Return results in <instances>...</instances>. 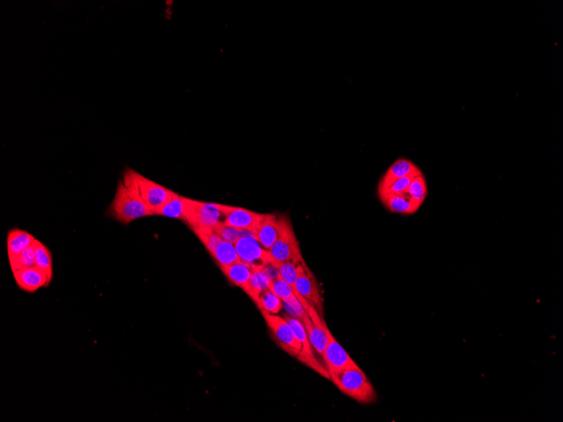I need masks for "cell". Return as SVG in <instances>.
Instances as JSON below:
<instances>
[{
	"label": "cell",
	"mask_w": 563,
	"mask_h": 422,
	"mask_svg": "<svg viewBox=\"0 0 563 422\" xmlns=\"http://www.w3.org/2000/svg\"><path fill=\"white\" fill-rule=\"evenodd\" d=\"M107 215L119 223L129 224L135 220L154 214L135 190L124 181H120L116 190L114 199L107 209Z\"/></svg>",
	"instance_id": "1"
},
{
	"label": "cell",
	"mask_w": 563,
	"mask_h": 422,
	"mask_svg": "<svg viewBox=\"0 0 563 422\" xmlns=\"http://www.w3.org/2000/svg\"><path fill=\"white\" fill-rule=\"evenodd\" d=\"M330 379L342 393L362 404L376 401L375 388L360 367L342 370L330 374Z\"/></svg>",
	"instance_id": "2"
},
{
	"label": "cell",
	"mask_w": 563,
	"mask_h": 422,
	"mask_svg": "<svg viewBox=\"0 0 563 422\" xmlns=\"http://www.w3.org/2000/svg\"><path fill=\"white\" fill-rule=\"evenodd\" d=\"M122 181L135 190L154 215H157L176 193L130 169L126 170Z\"/></svg>",
	"instance_id": "3"
},
{
	"label": "cell",
	"mask_w": 563,
	"mask_h": 422,
	"mask_svg": "<svg viewBox=\"0 0 563 422\" xmlns=\"http://www.w3.org/2000/svg\"><path fill=\"white\" fill-rule=\"evenodd\" d=\"M225 215L221 204L204 203V201L186 199V218L184 223L192 231L214 230L223 222Z\"/></svg>",
	"instance_id": "4"
},
{
	"label": "cell",
	"mask_w": 563,
	"mask_h": 422,
	"mask_svg": "<svg viewBox=\"0 0 563 422\" xmlns=\"http://www.w3.org/2000/svg\"><path fill=\"white\" fill-rule=\"evenodd\" d=\"M275 262H302L304 260L290 220L283 216L279 238L269 250Z\"/></svg>",
	"instance_id": "5"
},
{
	"label": "cell",
	"mask_w": 563,
	"mask_h": 422,
	"mask_svg": "<svg viewBox=\"0 0 563 422\" xmlns=\"http://www.w3.org/2000/svg\"><path fill=\"white\" fill-rule=\"evenodd\" d=\"M234 246L240 261L255 270H261L275 261L269 250H266L249 232H246L234 244Z\"/></svg>",
	"instance_id": "6"
},
{
	"label": "cell",
	"mask_w": 563,
	"mask_h": 422,
	"mask_svg": "<svg viewBox=\"0 0 563 422\" xmlns=\"http://www.w3.org/2000/svg\"><path fill=\"white\" fill-rule=\"evenodd\" d=\"M261 315L277 343L287 354L297 358L302 352V347L288 321L279 315H271L265 311H261Z\"/></svg>",
	"instance_id": "7"
},
{
	"label": "cell",
	"mask_w": 563,
	"mask_h": 422,
	"mask_svg": "<svg viewBox=\"0 0 563 422\" xmlns=\"http://www.w3.org/2000/svg\"><path fill=\"white\" fill-rule=\"evenodd\" d=\"M284 319L290 324L293 331H294L296 338L302 344V350L297 357L299 362L304 365L313 369L316 373L322 375V377L330 379V374L325 367H323L314 356L313 347H312L310 340L304 328V324L298 319L290 315H285Z\"/></svg>",
	"instance_id": "8"
},
{
	"label": "cell",
	"mask_w": 563,
	"mask_h": 422,
	"mask_svg": "<svg viewBox=\"0 0 563 422\" xmlns=\"http://www.w3.org/2000/svg\"><path fill=\"white\" fill-rule=\"evenodd\" d=\"M294 291L296 295L303 297L308 303L314 306L316 311L323 316V297L321 289H320L314 274L311 273L304 262L300 265L298 279L296 281Z\"/></svg>",
	"instance_id": "9"
},
{
	"label": "cell",
	"mask_w": 563,
	"mask_h": 422,
	"mask_svg": "<svg viewBox=\"0 0 563 422\" xmlns=\"http://www.w3.org/2000/svg\"><path fill=\"white\" fill-rule=\"evenodd\" d=\"M221 210L225 219L223 223L242 231L256 233L258 226L264 218V214H259L248 209L221 204Z\"/></svg>",
	"instance_id": "10"
},
{
	"label": "cell",
	"mask_w": 563,
	"mask_h": 422,
	"mask_svg": "<svg viewBox=\"0 0 563 422\" xmlns=\"http://www.w3.org/2000/svg\"><path fill=\"white\" fill-rule=\"evenodd\" d=\"M329 343L326 345L322 357L329 374L358 366L344 348L335 339L331 331L329 333Z\"/></svg>",
	"instance_id": "11"
},
{
	"label": "cell",
	"mask_w": 563,
	"mask_h": 422,
	"mask_svg": "<svg viewBox=\"0 0 563 422\" xmlns=\"http://www.w3.org/2000/svg\"><path fill=\"white\" fill-rule=\"evenodd\" d=\"M18 288L26 293H34L51 284L48 275L36 266L26 267L13 272Z\"/></svg>",
	"instance_id": "12"
},
{
	"label": "cell",
	"mask_w": 563,
	"mask_h": 422,
	"mask_svg": "<svg viewBox=\"0 0 563 422\" xmlns=\"http://www.w3.org/2000/svg\"><path fill=\"white\" fill-rule=\"evenodd\" d=\"M283 216L275 214H264L254 237L266 250H269L279 238Z\"/></svg>",
	"instance_id": "13"
},
{
	"label": "cell",
	"mask_w": 563,
	"mask_h": 422,
	"mask_svg": "<svg viewBox=\"0 0 563 422\" xmlns=\"http://www.w3.org/2000/svg\"><path fill=\"white\" fill-rule=\"evenodd\" d=\"M384 206L395 214L411 215L418 211L421 204L412 199L407 193L380 196Z\"/></svg>",
	"instance_id": "14"
},
{
	"label": "cell",
	"mask_w": 563,
	"mask_h": 422,
	"mask_svg": "<svg viewBox=\"0 0 563 422\" xmlns=\"http://www.w3.org/2000/svg\"><path fill=\"white\" fill-rule=\"evenodd\" d=\"M36 238L20 228H13L7 235V253L9 260L21 255L27 248L32 246Z\"/></svg>",
	"instance_id": "15"
},
{
	"label": "cell",
	"mask_w": 563,
	"mask_h": 422,
	"mask_svg": "<svg viewBox=\"0 0 563 422\" xmlns=\"http://www.w3.org/2000/svg\"><path fill=\"white\" fill-rule=\"evenodd\" d=\"M221 270L225 276L228 278L231 284L241 288L245 291L248 282L254 273L252 267L246 263L238 262L234 264L221 267Z\"/></svg>",
	"instance_id": "16"
},
{
	"label": "cell",
	"mask_w": 563,
	"mask_h": 422,
	"mask_svg": "<svg viewBox=\"0 0 563 422\" xmlns=\"http://www.w3.org/2000/svg\"><path fill=\"white\" fill-rule=\"evenodd\" d=\"M420 174H423L421 170L414 163L406 158H399L389 166L387 172L381 178L380 183H387L399 178L415 176Z\"/></svg>",
	"instance_id": "17"
},
{
	"label": "cell",
	"mask_w": 563,
	"mask_h": 422,
	"mask_svg": "<svg viewBox=\"0 0 563 422\" xmlns=\"http://www.w3.org/2000/svg\"><path fill=\"white\" fill-rule=\"evenodd\" d=\"M35 266L44 270L50 279L53 278V263L51 250L44 243L36 239L33 244Z\"/></svg>",
	"instance_id": "18"
},
{
	"label": "cell",
	"mask_w": 563,
	"mask_h": 422,
	"mask_svg": "<svg viewBox=\"0 0 563 422\" xmlns=\"http://www.w3.org/2000/svg\"><path fill=\"white\" fill-rule=\"evenodd\" d=\"M211 255L221 268L241 262L234 244L225 241L219 244Z\"/></svg>",
	"instance_id": "19"
},
{
	"label": "cell",
	"mask_w": 563,
	"mask_h": 422,
	"mask_svg": "<svg viewBox=\"0 0 563 422\" xmlns=\"http://www.w3.org/2000/svg\"><path fill=\"white\" fill-rule=\"evenodd\" d=\"M186 199L187 197L175 193L172 199L158 212L157 215L179 219L184 222L186 218Z\"/></svg>",
	"instance_id": "20"
},
{
	"label": "cell",
	"mask_w": 563,
	"mask_h": 422,
	"mask_svg": "<svg viewBox=\"0 0 563 422\" xmlns=\"http://www.w3.org/2000/svg\"><path fill=\"white\" fill-rule=\"evenodd\" d=\"M270 279L264 270H254L245 293L257 304L258 297L265 289L268 288Z\"/></svg>",
	"instance_id": "21"
},
{
	"label": "cell",
	"mask_w": 563,
	"mask_h": 422,
	"mask_svg": "<svg viewBox=\"0 0 563 422\" xmlns=\"http://www.w3.org/2000/svg\"><path fill=\"white\" fill-rule=\"evenodd\" d=\"M256 305L261 312L265 311L271 315H277L284 309V302L269 288L261 293Z\"/></svg>",
	"instance_id": "22"
},
{
	"label": "cell",
	"mask_w": 563,
	"mask_h": 422,
	"mask_svg": "<svg viewBox=\"0 0 563 422\" xmlns=\"http://www.w3.org/2000/svg\"><path fill=\"white\" fill-rule=\"evenodd\" d=\"M415 176L399 178V179L389 181L387 183H379L378 194H379V196L384 195L403 194V193L407 192L412 179H414Z\"/></svg>",
	"instance_id": "23"
},
{
	"label": "cell",
	"mask_w": 563,
	"mask_h": 422,
	"mask_svg": "<svg viewBox=\"0 0 563 422\" xmlns=\"http://www.w3.org/2000/svg\"><path fill=\"white\" fill-rule=\"evenodd\" d=\"M302 262H276L279 277L295 289L297 279H298L300 265Z\"/></svg>",
	"instance_id": "24"
},
{
	"label": "cell",
	"mask_w": 563,
	"mask_h": 422,
	"mask_svg": "<svg viewBox=\"0 0 563 422\" xmlns=\"http://www.w3.org/2000/svg\"><path fill=\"white\" fill-rule=\"evenodd\" d=\"M407 193L412 199L423 205L427 196V185L423 174L416 176L412 179Z\"/></svg>",
	"instance_id": "25"
},
{
	"label": "cell",
	"mask_w": 563,
	"mask_h": 422,
	"mask_svg": "<svg viewBox=\"0 0 563 422\" xmlns=\"http://www.w3.org/2000/svg\"><path fill=\"white\" fill-rule=\"evenodd\" d=\"M34 244V243H33ZM11 270H15L26 268L35 266V251L34 246H30L18 257L9 260Z\"/></svg>",
	"instance_id": "26"
},
{
	"label": "cell",
	"mask_w": 563,
	"mask_h": 422,
	"mask_svg": "<svg viewBox=\"0 0 563 422\" xmlns=\"http://www.w3.org/2000/svg\"><path fill=\"white\" fill-rule=\"evenodd\" d=\"M268 288L283 302L295 296L294 288L279 277L270 281Z\"/></svg>",
	"instance_id": "27"
},
{
	"label": "cell",
	"mask_w": 563,
	"mask_h": 422,
	"mask_svg": "<svg viewBox=\"0 0 563 422\" xmlns=\"http://www.w3.org/2000/svg\"><path fill=\"white\" fill-rule=\"evenodd\" d=\"M194 234L198 236L210 255L214 253L216 248L223 241L214 230H196L194 231Z\"/></svg>",
	"instance_id": "28"
},
{
	"label": "cell",
	"mask_w": 563,
	"mask_h": 422,
	"mask_svg": "<svg viewBox=\"0 0 563 422\" xmlns=\"http://www.w3.org/2000/svg\"><path fill=\"white\" fill-rule=\"evenodd\" d=\"M216 234H218L223 239V241L234 244L239 241L241 236L244 235L246 231L237 230L234 227L227 226L225 223L222 222L219 224L214 230Z\"/></svg>",
	"instance_id": "29"
}]
</instances>
